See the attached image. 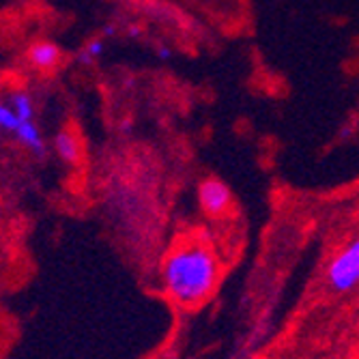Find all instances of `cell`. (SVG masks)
<instances>
[{
    "instance_id": "obj_5",
    "label": "cell",
    "mask_w": 359,
    "mask_h": 359,
    "mask_svg": "<svg viewBox=\"0 0 359 359\" xmlns=\"http://www.w3.org/2000/svg\"><path fill=\"white\" fill-rule=\"evenodd\" d=\"M26 60L32 65L35 69L50 72L54 69L58 60H60V48L52 41H37L32 43L26 52Z\"/></svg>"
},
{
    "instance_id": "obj_9",
    "label": "cell",
    "mask_w": 359,
    "mask_h": 359,
    "mask_svg": "<svg viewBox=\"0 0 359 359\" xmlns=\"http://www.w3.org/2000/svg\"><path fill=\"white\" fill-rule=\"evenodd\" d=\"M20 116L15 114V110L11 108L9 102H0V132L5 134H15L20 127Z\"/></svg>"
},
{
    "instance_id": "obj_3",
    "label": "cell",
    "mask_w": 359,
    "mask_h": 359,
    "mask_svg": "<svg viewBox=\"0 0 359 359\" xmlns=\"http://www.w3.org/2000/svg\"><path fill=\"white\" fill-rule=\"evenodd\" d=\"M198 205H201V211L209 217H222L231 211L233 207V191L228 187L224 181L219 179H205L201 181L198 185Z\"/></svg>"
},
{
    "instance_id": "obj_1",
    "label": "cell",
    "mask_w": 359,
    "mask_h": 359,
    "mask_svg": "<svg viewBox=\"0 0 359 359\" xmlns=\"http://www.w3.org/2000/svg\"><path fill=\"white\" fill-rule=\"evenodd\" d=\"M159 276L166 295L175 304L194 308L205 304L215 292L219 282V258L209 243L185 239L166 252Z\"/></svg>"
},
{
    "instance_id": "obj_6",
    "label": "cell",
    "mask_w": 359,
    "mask_h": 359,
    "mask_svg": "<svg viewBox=\"0 0 359 359\" xmlns=\"http://www.w3.org/2000/svg\"><path fill=\"white\" fill-rule=\"evenodd\" d=\"M54 151L62 161H67V164H78L82 157V144L78 136L69 132V129H60L54 136Z\"/></svg>"
},
{
    "instance_id": "obj_10",
    "label": "cell",
    "mask_w": 359,
    "mask_h": 359,
    "mask_svg": "<svg viewBox=\"0 0 359 359\" xmlns=\"http://www.w3.org/2000/svg\"><path fill=\"white\" fill-rule=\"evenodd\" d=\"M157 56L166 60V58H170V56H172V50H170L168 46H159V48H157Z\"/></svg>"
},
{
    "instance_id": "obj_2",
    "label": "cell",
    "mask_w": 359,
    "mask_h": 359,
    "mask_svg": "<svg viewBox=\"0 0 359 359\" xmlns=\"http://www.w3.org/2000/svg\"><path fill=\"white\" fill-rule=\"evenodd\" d=\"M325 278L334 292H348L359 286V237L351 239L332 258Z\"/></svg>"
},
{
    "instance_id": "obj_8",
    "label": "cell",
    "mask_w": 359,
    "mask_h": 359,
    "mask_svg": "<svg viewBox=\"0 0 359 359\" xmlns=\"http://www.w3.org/2000/svg\"><path fill=\"white\" fill-rule=\"evenodd\" d=\"M106 52V37H95L90 41H86V46L82 48V52L78 54V62L82 65H90L95 60H100Z\"/></svg>"
},
{
    "instance_id": "obj_7",
    "label": "cell",
    "mask_w": 359,
    "mask_h": 359,
    "mask_svg": "<svg viewBox=\"0 0 359 359\" xmlns=\"http://www.w3.org/2000/svg\"><path fill=\"white\" fill-rule=\"evenodd\" d=\"M7 102L20 116V121H35V104H32V97L26 90H13Z\"/></svg>"
},
{
    "instance_id": "obj_11",
    "label": "cell",
    "mask_w": 359,
    "mask_h": 359,
    "mask_svg": "<svg viewBox=\"0 0 359 359\" xmlns=\"http://www.w3.org/2000/svg\"><path fill=\"white\" fill-rule=\"evenodd\" d=\"M114 32H116V26H112V24H108V26L104 28V32H102V35H104V37L108 39V37H112V35H114Z\"/></svg>"
},
{
    "instance_id": "obj_4",
    "label": "cell",
    "mask_w": 359,
    "mask_h": 359,
    "mask_svg": "<svg viewBox=\"0 0 359 359\" xmlns=\"http://www.w3.org/2000/svg\"><path fill=\"white\" fill-rule=\"evenodd\" d=\"M13 136L30 155H35L37 159L46 157L48 144H46V138H43L41 129H39V125L35 121H22L20 127H18V132Z\"/></svg>"
}]
</instances>
